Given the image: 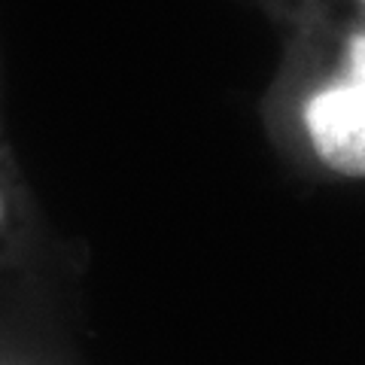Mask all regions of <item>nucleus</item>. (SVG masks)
Wrapping results in <instances>:
<instances>
[{"mask_svg": "<svg viewBox=\"0 0 365 365\" xmlns=\"http://www.w3.org/2000/svg\"><path fill=\"white\" fill-rule=\"evenodd\" d=\"M304 128L323 162L344 177H365V88L341 79L304 104Z\"/></svg>", "mask_w": 365, "mask_h": 365, "instance_id": "f257e3e1", "label": "nucleus"}, {"mask_svg": "<svg viewBox=\"0 0 365 365\" xmlns=\"http://www.w3.org/2000/svg\"><path fill=\"white\" fill-rule=\"evenodd\" d=\"M347 79L365 88V31L347 43Z\"/></svg>", "mask_w": 365, "mask_h": 365, "instance_id": "f03ea898", "label": "nucleus"}, {"mask_svg": "<svg viewBox=\"0 0 365 365\" xmlns=\"http://www.w3.org/2000/svg\"><path fill=\"white\" fill-rule=\"evenodd\" d=\"M4 220H6V204H4V195H0V225H4Z\"/></svg>", "mask_w": 365, "mask_h": 365, "instance_id": "7ed1b4c3", "label": "nucleus"}]
</instances>
